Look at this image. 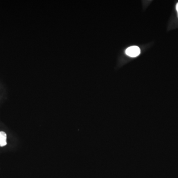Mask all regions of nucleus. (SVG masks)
I'll return each instance as SVG.
<instances>
[{
	"instance_id": "f257e3e1",
	"label": "nucleus",
	"mask_w": 178,
	"mask_h": 178,
	"mask_svg": "<svg viewBox=\"0 0 178 178\" xmlns=\"http://www.w3.org/2000/svg\"><path fill=\"white\" fill-rule=\"evenodd\" d=\"M141 50L137 46H132L126 50V54L129 57H138L140 54Z\"/></svg>"
},
{
	"instance_id": "f03ea898",
	"label": "nucleus",
	"mask_w": 178,
	"mask_h": 178,
	"mask_svg": "<svg viewBox=\"0 0 178 178\" xmlns=\"http://www.w3.org/2000/svg\"><path fill=\"white\" fill-rule=\"evenodd\" d=\"M7 134L5 132H0V147H5L7 145Z\"/></svg>"
},
{
	"instance_id": "7ed1b4c3",
	"label": "nucleus",
	"mask_w": 178,
	"mask_h": 178,
	"mask_svg": "<svg viewBox=\"0 0 178 178\" xmlns=\"http://www.w3.org/2000/svg\"><path fill=\"white\" fill-rule=\"evenodd\" d=\"M176 10L177 11V12H178V3H177L176 5Z\"/></svg>"
}]
</instances>
